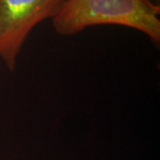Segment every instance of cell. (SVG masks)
<instances>
[{"mask_svg": "<svg viewBox=\"0 0 160 160\" xmlns=\"http://www.w3.org/2000/svg\"><path fill=\"white\" fill-rule=\"evenodd\" d=\"M159 15L160 6L148 0H67L52 22L62 37L98 25L123 26L146 35L158 48Z\"/></svg>", "mask_w": 160, "mask_h": 160, "instance_id": "6da1fadb", "label": "cell"}, {"mask_svg": "<svg viewBox=\"0 0 160 160\" xmlns=\"http://www.w3.org/2000/svg\"><path fill=\"white\" fill-rule=\"evenodd\" d=\"M67 0H0V59L10 71L31 31L52 19Z\"/></svg>", "mask_w": 160, "mask_h": 160, "instance_id": "7a4b0ae2", "label": "cell"}, {"mask_svg": "<svg viewBox=\"0 0 160 160\" xmlns=\"http://www.w3.org/2000/svg\"><path fill=\"white\" fill-rule=\"evenodd\" d=\"M148 1L153 3L155 5H157V6H160V0H148Z\"/></svg>", "mask_w": 160, "mask_h": 160, "instance_id": "3957f363", "label": "cell"}]
</instances>
